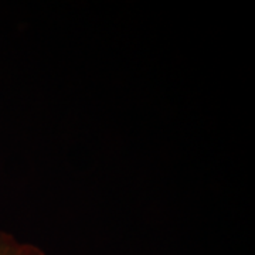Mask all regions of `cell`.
Wrapping results in <instances>:
<instances>
[{"mask_svg":"<svg viewBox=\"0 0 255 255\" xmlns=\"http://www.w3.org/2000/svg\"><path fill=\"white\" fill-rule=\"evenodd\" d=\"M0 255H46L34 244L20 243L16 237L0 230Z\"/></svg>","mask_w":255,"mask_h":255,"instance_id":"1","label":"cell"}]
</instances>
